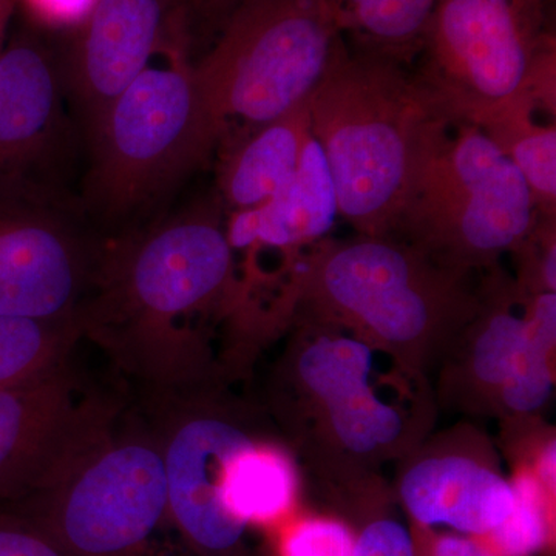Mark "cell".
Here are the masks:
<instances>
[{
	"label": "cell",
	"mask_w": 556,
	"mask_h": 556,
	"mask_svg": "<svg viewBox=\"0 0 556 556\" xmlns=\"http://www.w3.org/2000/svg\"><path fill=\"white\" fill-rule=\"evenodd\" d=\"M79 313L127 372L167 396L201 391L208 378V321L241 316L236 254L215 211L161 225L113 249Z\"/></svg>",
	"instance_id": "obj_1"
},
{
	"label": "cell",
	"mask_w": 556,
	"mask_h": 556,
	"mask_svg": "<svg viewBox=\"0 0 556 556\" xmlns=\"http://www.w3.org/2000/svg\"><path fill=\"white\" fill-rule=\"evenodd\" d=\"M467 277L394 237H327L294 260L274 309L339 325L419 379L477 313Z\"/></svg>",
	"instance_id": "obj_2"
},
{
	"label": "cell",
	"mask_w": 556,
	"mask_h": 556,
	"mask_svg": "<svg viewBox=\"0 0 556 556\" xmlns=\"http://www.w3.org/2000/svg\"><path fill=\"white\" fill-rule=\"evenodd\" d=\"M339 217L361 236L391 237L424 135L445 113L402 62L343 40L308 100Z\"/></svg>",
	"instance_id": "obj_3"
},
{
	"label": "cell",
	"mask_w": 556,
	"mask_h": 556,
	"mask_svg": "<svg viewBox=\"0 0 556 556\" xmlns=\"http://www.w3.org/2000/svg\"><path fill=\"white\" fill-rule=\"evenodd\" d=\"M517 167L468 121L428 126L391 237L459 274L496 268L535 222Z\"/></svg>",
	"instance_id": "obj_4"
},
{
	"label": "cell",
	"mask_w": 556,
	"mask_h": 556,
	"mask_svg": "<svg viewBox=\"0 0 556 556\" xmlns=\"http://www.w3.org/2000/svg\"><path fill=\"white\" fill-rule=\"evenodd\" d=\"M90 135L91 190L112 212L152 199L217 146L190 56L185 5L175 9L148 65Z\"/></svg>",
	"instance_id": "obj_5"
},
{
	"label": "cell",
	"mask_w": 556,
	"mask_h": 556,
	"mask_svg": "<svg viewBox=\"0 0 556 556\" xmlns=\"http://www.w3.org/2000/svg\"><path fill=\"white\" fill-rule=\"evenodd\" d=\"M328 0H249L195 61L215 142L281 118L308 101L342 46Z\"/></svg>",
	"instance_id": "obj_6"
},
{
	"label": "cell",
	"mask_w": 556,
	"mask_h": 556,
	"mask_svg": "<svg viewBox=\"0 0 556 556\" xmlns=\"http://www.w3.org/2000/svg\"><path fill=\"white\" fill-rule=\"evenodd\" d=\"M5 510L72 556H188L172 540L177 527L159 431L118 433L113 422L53 484Z\"/></svg>",
	"instance_id": "obj_7"
},
{
	"label": "cell",
	"mask_w": 556,
	"mask_h": 556,
	"mask_svg": "<svg viewBox=\"0 0 556 556\" xmlns=\"http://www.w3.org/2000/svg\"><path fill=\"white\" fill-rule=\"evenodd\" d=\"M294 317L300 328L278 371V409L287 422L309 427L303 442L317 457L343 459L353 470L393 455L407 420L371 382L375 348L331 321Z\"/></svg>",
	"instance_id": "obj_8"
},
{
	"label": "cell",
	"mask_w": 556,
	"mask_h": 556,
	"mask_svg": "<svg viewBox=\"0 0 556 556\" xmlns=\"http://www.w3.org/2000/svg\"><path fill=\"white\" fill-rule=\"evenodd\" d=\"M551 0H437L416 78L450 118L477 123L486 110L529 98ZM530 100V98H529Z\"/></svg>",
	"instance_id": "obj_9"
},
{
	"label": "cell",
	"mask_w": 556,
	"mask_h": 556,
	"mask_svg": "<svg viewBox=\"0 0 556 556\" xmlns=\"http://www.w3.org/2000/svg\"><path fill=\"white\" fill-rule=\"evenodd\" d=\"M159 431L172 521L199 556H243L248 527L226 510L222 482L230 457L255 438L241 417L189 393Z\"/></svg>",
	"instance_id": "obj_10"
},
{
	"label": "cell",
	"mask_w": 556,
	"mask_h": 556,
	"mask_svg": "<svg viewBox=\"0 0 556 556\" xmlns=\"http://www.w3.org/2000/svg\"><path fill=\"white\" fill-rule=\"evenodd\" d=\"M115 422L100 399L83 396L67 369L0 390V507L53 484Z\"/></svg>",
	"instance_id": "obj_11"
},
{
	"label": "cell",
	"mask_w": 556,
	"mask_h": 556,
	"mask_svg": "<svg viewBox=\"0 0 556 556\" xmlns=\"http://www.w3.org/2000/svg\"><path fill=\"white\" fill-rule=\"evenodd\" d=\"M89 281L78 244L61 226L0 211V316L79 325Z\"/></svg>",
	"instance_id": "obj_12"
},
{
	"label": "cell",
	"mask_w": 556,
	"mask_h": 556,
	"mask_svg": "<svg viewBox=\"0 0 556 556\" xmlns=\"http://www.w3.org/2000/svg\"><path fill=\"white\" fill-rule=\"evenodd\" d=\"M174 11L170 0H97L80 22L65 78L90 131L148 65Z\"/></svg>",
	"instance_id": "obj_13"
},
{
	"label": "cell",
	"mask_w": 556,
	"mask_h": 556,
	"mask_svg": "<svg viewBox=\"0 0 556 556\" xmlns=\"http://www.w3.org/2000/svg\"><path fill=\"white\" fill-rule=\"evenodd\" d=\"M399 495L415 525L448 526L485 538L515 506L514 485L489 460L464 453H434L402 475Z\"/></svg>",
	"instance_id": "obj_14"
},
{
	"label": "cell",
	"mask_w": 556,
	"mask_h": 556,
	"mask_svg": "<svg viewBox=\"0 0 556 556\" xmlns=\"http://www.w3.org/2000/svg\"><path fill=\"white\" fill-rule=\"evenodd\" d=\"M339 217L338 197L327 160L313 134L298 170L280 192L263 206L230 212L226 237L233 254L247 257L266 251L285 255V270L317 241L327 239Z\"/></svg>",
	"instance_id": "obj_15"
},
{
	"label": "cell",
	"mask_w": 556,
	"mask_h": 556,
	"mask_svg": "<svg viewBox=\"0 0 556 556\" xmlns=\"http://www.w3.org/2000/svg\"><path fill=\"white\" fill-rule=\"evenodd\" d=\"M60 73L28 39L0 51V188L17 179L50 148L60 116Z\"/></svg>",
	"instance_id": "obj_16"
},
{
	"label": "cell",
	"mask_w": 556,
	"mask_h": 556,
	"mask_svg": "<svg viewBox=\"0 0 556 556\" xmlns=\"http://www.w3.org/2000/svg\"><path fill=\"white\" fill-rule=\"evenodd\" d=\"M309 137L305 101L281 118L222 142L218 190L225 206L244 211L273 200L298 170Z\"/></svg>",
	"instance_id": "obj_17"
},
{
	"label": "cell",
	"mask_w": 556,
	"mask_h": 556,
	"mask_svg": "<svg viewBox=\"0 0 556 556\" xmlns=\"http://www.w3.org/2000/svg\"><path fill=\"white\" fill-rule=\"evenodd\" d=\"M535 102L527 97L501 102L475 126L526 179L536 212L556 215V124L538 123Z\"/></svg>",
	"instance_id": "obj_18"
},
{
	"label": "cell",
	"mask_w": 556,
	"mask_h": 556,
	"mask_svg": "<svg viewBox=\"0 0 556 556\" xmlns=\"http://www.w3.org/2000/svg\"><path fill=\"white\" fill-rule=\"evenodd\" d=\"M295 495L294 464L283 450L257 438L233 453L223 475V504L247 527L276 525L291 511Z\"/></svg>",
	"instance_id": "obj_19"
},
{
	"label": "cell",
	"mask_w": 556,
	"mask_h": 556,
	"mask_svg": "<svg viewBox=\"0 0 556 556\" xmlns=\"http://www.w3.org/2000/svg\"><path fill=\"white\" fill-rule=\"evenodd\" d=\"M354 49L409 65L419 54L437 0H328Z\"/></svg>",
	"instance_id": "obj_20"
},
{
	"label": "cell",
	"mask_w": 556,
	"mask_h": 556,
	"mask_svg": "<svg viewBox=\"0 0 556 556\" xmlns=\"http://www.w3.org/2000/svg\"><path fill=\"white\" fill-rule=\"evenodd\" d=\"M527 340L517 368L497 394L510 415H530L547 404L554 387L552 353L556 339V292L525 295Z\"/></svg>",
	"instance_id": "obj_21"
},
{
	"label": "cell",
	"mask_w": 556,
	"mask_h": 556,
	"mask_svg": "<svg viewBox=\"0 0 556 556\" xmlns=\"http://www.w3.org/2000/svg\"><path fill=\"white\" fill-rule=\"evenodd\" d=\"M79 338L78 324L0 316V390L61 371Z\"/></svg>",
	"instance_id": "obj_22"
},
{
	"label": "cell",
	"mask_w": 556,
	"mask_h": 556,
	"mask_svg": "<svg viewBox=\"0 0 556 556\" xmlns=\"http://www.w3.org/2000/svg\"><path fill=\"white\" fill-rule=\"evenodd\" d=\"M511 485L514 510L503 525L479 540L497 556H533L554 540V496L548 495L533 473L518 475Z\"/></svg>",
	"instance_id": "obj_23"
},
{
	"label": "cell",
	"mask_w": 556,
	"mask_h": 556,
	"mask_svg": "<svg viewBox=\"0 0 556 556\" xmlns=\"http://www.w3.org/2000/svg\"><path fill=\"white\" fill-rule=\"evenodd\" d=\"M353 532L331 518H303L287 526L278 541L280 556H351Z\"/></svg>",
	"instance_id": "obj_24"
},
{
	"label": "cell",
	"mask_w": 556,
	"mask_h": 556,
	"mask_svg": "<svg viewBox=\"0 0 556 556\" xmlns=\"http://www.w3.org/2000/svg\"><path fill=\"white\" fill-rule=\"evenodd\" d=\"M0 556H72L31 521L0 508Z\"/></svg>",
	"instance_id": "obj_25"
},
{
	"label": "cell",
	"mask_w": 556,
	"mask_h": 556,
	"mask_svg": "<svg viewBox=\"0 0 556 556\" xmlns=\"http://www.w3.org/2000/svg\"><path fill=\"white\" fill-rule=\"evenodd\" d=\"M351 556H415L412 529L396 519H375L354 538Z\"/></svg>",
	"instance_id": "obj_26"
},
{
	"label": "cell",
	"mask_w": 556,
	"mask_h": 556,
	"mask_svg": "<svg viewBox=\"0 0 556 556\" xmlns=\"http://www.w3.org/2000/svg\"><path fill=\"white\" fill-rule=\"evenodd\" d=\"M412 533L415 556H497L479 538L438 533L431 527L417 525Z\"/></svg>",
	"instance_id": "obj_27"
},
{
	"label": "cell",
	"mask_w": 556,
	"mask_h": 556,
	"mask_svg": "<svg viewBox=\"0 0 556 556\" xmlns=\"http://www.w3.org/2000/svg\"><path fill=\"white\" fill-rule=\"evenodd\" d=\"M97 0H17L36 21L46 25H75L89 16Z\"/></svg>",
	"instance_id": "obj_28"
},
{
	"label": "cell",
	"mask_w": 556,
	"mask_h": 556,
	"mask_svg": "<svg viewBox=\"0 0 556 556\" xmlns=\"http://www.w3.org/2000/svg\"><path fill=\"white\" fill-rule=\"evenodd\" d=\"M249 0H188L186 11L195 14L207 27L222 30L226 21Z\"/></svg>",
	"instance_id": "obj_29"
},
{
	"label": "cell",
	"mask_w": 556,
	"mask_h": 556,
	"mask_svg": "<svg viewBox=\"0 0 556 556\" xmlns=\"http://www.w3.org/2000/svg\"><path fill=\"white\" fill-rule=\"evenodd\" d=\"M555 441L548 442L546 448L538 457L536 473H533L551 496H555Z\"/></svg>",
	"instance_id": "obj_30"
},
{
	"label": "cell",
	"mask_w": 556,
	"mask_h": 556,
	"mask_svg": "<svg viewBox=\"0 0 556 556\" xmlns=\"http://www.w3.org/2000/svg\"><path fill=\"white\" fill-rule=\"evenodd\" d=\"M17 7V0H0V51L7 46V36Z\"/></svg>",
	"instance_id": "obj_31"
}]
</instances>
